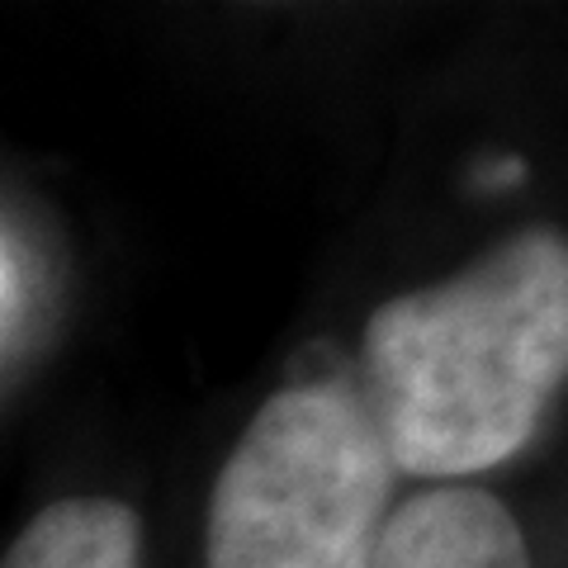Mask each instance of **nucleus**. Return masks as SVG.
<instances>
[{
	"label": "nucleus",
	"mask_w": 568,
	"mask_h": 568,
	"mask_svg": "<svg viewBox=\"0 0 568 568\" xmlns=\"http://www.w3.org/2000/svg\"><path fill=\"white\" fill-rule=\"evenodd\" d=\"M568 375V242L530 223L369 313L361 394L398 478L465 484L536 440Z\"/></svg>",
	"instance_id": "1"
},
{
	"label": "nucleus",
	"mask_w": 568,
	"mask_h": 568,
	"mask_svg": "<svg viewBox=\"0 0 568 568\" xmlns=\"http://www.w3.org/2000/svg\"><path fill=\"white\" fill-rule=\"evenodd\" d=\"M398 474L351 379L261 403L209 493V568H369Z\"/></svg>",
	"instance_id": "2"
},
{
	"label": "nucleus",
	"mask_w": 568,
	"mask_h": 568,
	"mask_svg": "<svg viewBox=\"0 0 568 568\" xmlns=\"http://www.w3.org/2000/svg\"><path fill=\"white\" fill-rule=\"evenodd\" d=\"M369 568H536L503 497L440 484L388 511Z\"/></svg>",
	"instance_id": "3"
},
{
	"label": "nucleus",
	"mask_w": 568,
	"mask_h": 568,
	"mask_svg": "<svg viewBox=\"0 0 568 568\" xmlns=\"http://www.w3.org/2000/svg\"><path fill=\"white\" fill-rule=\"evenodd\" d=\"M0 568H142V521L119 497H62L20 530Z\"/></svg>",
	"instance_id": "4"
}]
</instances>
